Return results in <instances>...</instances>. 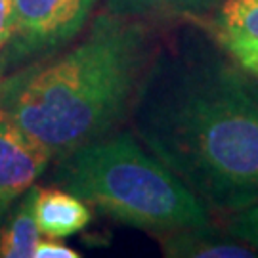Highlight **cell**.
<instances>
[{"label":"cell","instance_id":"1","mask_svg":"<svg viewBox=\"0 0 258 258\" xmlns=\"http://www.w3.org/2000/svg\"><path fill=\"white\" fill-rule=\"evenodd\" d=\"M128 117L142 146L211 212L258 199V83L207 25H184L151 52Z\"/></svg>","mask_w":258,"mask_h":258},{"label":"cell","instance_id":"2","mask_svg":"<svg viewBox=\"0 0 258 258\" xmlns=\"http://www.w3.org/2000/svg\"><path fill=\"white\" fill-rule=\"evenodd\" d=\"M151 52L142 19L103 10L83 37L4 75L0 111L57 161L128 117Z\"/></svg>","mask_w":258,"mask_h":258},{"label":"cell","instance_id":"3","mask_svg":"<svg viewBox=\"0 0 258 258\" xmlns=\"http://www.w3.org/2000/svg\"><path fill=\"white\" fill-rule=\"evenodd\" d=\"M55 163V184L120 224L155 235L211 224V211L132 130L111 132Z\"/></svg>","mask_w":258,"mask_h":258},{"label":"cell","instance_id":"4","mask_svg":"<svg viewBox=\"0 0 258 258\" xmlns=\"http://www.w3.org/2000/svg\"><path fill=\"white\" fill-rule=\"evenodd\" d=\"M98 4L100 0H14V29L0 57L4 75L73 42Z\"/></svg>","mask_w":258,"mask_h":258},{"label":"cell","instance_id":"5","mask_svg":"<svg viewBox=\"0 0 258 258\" xmlns=\"http://www.w3.org/2000/svg\"><path fill=\"white\" fill-rule=\"evenodd\" d=\"M52 155L0 111V224L46 172Z\"/></svg>","mask_w":258,"mask_h":258},{"label":"cell","instance_id":"6","mask_svg":"<svg viewBox=\"0 0 258 258\" xmlns=\"http://www.w3.org/2000/svg\"><path fill=\"white\" fill-rule=\"evenodd\" d=\"M163 254L170 258H250L256 249L235 239L230 231L222 233L211 224L185 226L159 233Z\"/></svg>","mask_w":258,"mask_h":258},{"label":"cell","instance_id":"7","mask_svg":"<svg viewBox=\"0 0 258 258\" xmlns=\"http://www.w3.org/2000/svg\"><path fill=\"white\" fill-rule=\"evenodd\" d=\"M35 218L44 237L63 239L83 231L90 224V207L86 201L63 187H37Z\"/></svg>","mask_w":258,"mask_h":258},{"label":"cell","instance_id":"8","mask_svg":"<svg viewBox=\"0 0 258 258\" xmlns=\"http://www.w3.org/2000/svg\"><path fill=\"white\" fill-rule=\"evenodd\" d=\"M35 195L33 185L18 203L14 205L0 224V258H33L42 233L35 218Z\"/></svg>","mask_w":258,"mask_h":258},{"label":"cell","instance_id":"9","mask_svg":"<svg viewBox=\"0 0 258 258\" xmlns=\"http://www.w3.org/2000/svg\"><path fill=\"white\" fill-rule=\"evenodd\" d=\"M224 0H105L103 10L130 19L189 18L201 19L212 14Z\"/></svg>","mask_w":258,"mask_h":258},{"label":"cell","instance_id":"10","mask_svg":"<svg viewBox=\"0 0 258 258\" xmlns=\"http://www.w3.org/2000/svg\"><path fill=\"white\" fill-rule=\"evenodd\" d=\"M207 27L216 37L258 42V0H224Z\"/></svg>","mask_w":258,"mask_h":258},{"label":"cell","instance_id":"11","mask_svg":"<svg viewBox=\"0 0 258 258\" xmlns=\"http://www.w3.org/2000/svg\"><path fill=\"white\" fill-rule=\"evenodd\" d=\"M228 231L235 239L258 249V199L252 205H249L247 209L231 214Z\"/></svg>","mask_w":258,"mask_h":258},{"label":"cell","instance_id":"12","mask_svg":"<svg viewBox=\"0 0 258 258\" xmlns=\"http://www.w3.org/2000/svg\"><path fill=\"white\" fill-rule=\"evenodd\" d=\"M216 38H218V42L230 52L231 57L245 71H249L250 75H254V79H258V42H254V40H241V38H228V37H216Z\"/></svg>","mask_w":258,"mask_h":258},{"label":"cell","instance_id":"13","mask_svg":"<svg viewBox=\"0 0 258 258\" xmlns=\"http://www.w3.org/2000/svg\"><path fill=\"white\" fill-rule=\"evenodd\" d=\"M81 254L73 250L71 247H67L63 243H59L54 237H46L37 243V249H35V254L33 258H79Z\"/></svg>","mask_w":258,"mask_h":258},{"label":"cell","instance_id":"14","mask_svg":"<svg viewBox=\"0 0 258 258\" xmlns=\"http://www.w3.org/2000/svg\"><path fill=\"white\" fill-rule=\"evenodd\" d=\"M14 29V0H0V57L8 46Z\"/></svg>","mask_w":258,"mask_h":258},{"label":"cell","instance_id":"15","mask_svg":"<svg viewBox=\"0 0 258 258\" xmlns=\"http://www.w3.org/2000/svg\"><path fill=\"white\" fill-rule=\"evenodd\" d=\"M2 77H4V71H2V67H0V83H2Z\"/></svg>","mask_w":258,"mask_h":258}]
</instances>
